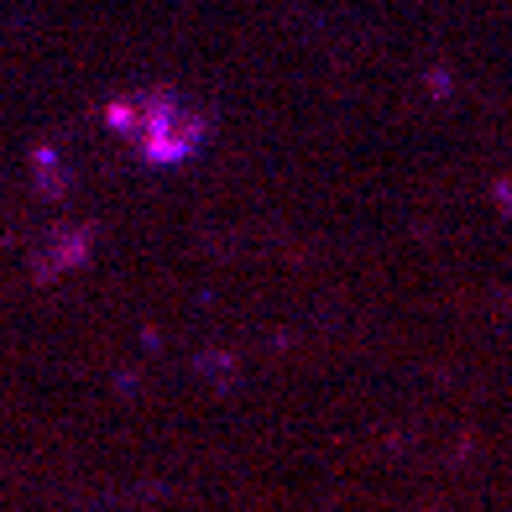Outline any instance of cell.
I'll use <instances>...</instances> for the list:
<instances>
[{
	"label": "cell",
	"mask_w": 512,
	"mask_h": 512,
	"mask_svg": "<svg viewBox=\"0 0 512 512\" xmlns=\"http://www.w3.org/2000/svg\"><path fill=\"white\" fill-rule=\"evenodd\" d=\"M110 126L131 136L136 147L157 162H178L199 147V121L189 110H178L168 95H131L110 105Z\"/></svg>",
	"instance_id": "obj_1"
}]
</instances>
